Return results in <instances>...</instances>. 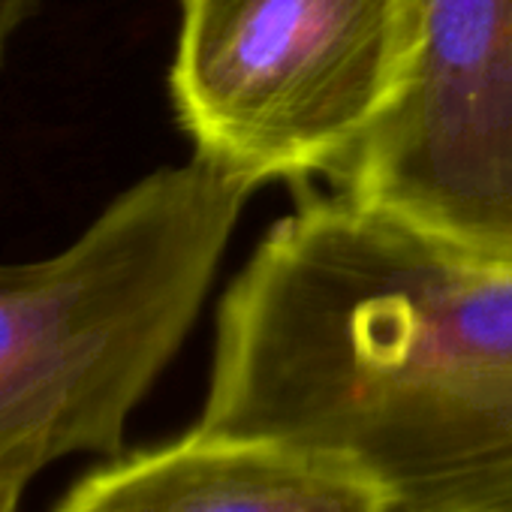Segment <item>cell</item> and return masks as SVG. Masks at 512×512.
<instances>
[{
  "mask_svg": "<svg viewBox=\"0 0 512 512\" xmlns=\"http://www.w3.org/2000/svg\"><path fill=\"white\" fill-rule=\"evenodd\" d=\"M196 428L347 458L392 512H512V266L302 184L217 305Z\"/></svg>",
  "mask_w": 512,
  "mask_h": 512,
  "instance_id": "6da1fadb",
  "label": "cell"
},
{
  "mask_svg": "<svg viewBox=\"0 0 512 512\" xmlns=\"http://www.w3.org/2000/svg\"><path fill=\"white\" fill-rule=\"evenodd\" d=\"M253 190L190 157L121 190L64 250L0 266V467L121 455L184 347Z\"/></svg>",
  "mask_w": 512,
  "mask_h": 512,
  "instance_id": "7a4b0ae2",
  "label": "cell"
},
{
  "mask_svg": "<svg viewBox=\"0 0 512 512\" xmlns=\"http://www.w3.org/2000/svg\"><path fill=\"white\" fill-rule=\"evenodd\" d=\"M169 100L193 157L247 184L329 178L386 112L410 0H178Z\"/></svg>",
  "mask_w": 512,
  "mask_h": 512,
  "instance_id": "3957f363",
  "label": "cell"
},
{
  "mask_svg": "<svg viewBox=\"0 0 512 512\" xmlns=\"http://www.w3.org/2000/svg\"><path fill=\"white\" fill-rule=\"evenodd\" d=\"M326 187L512 266V0H410L398 91Z\"/></svg>",
  "mask_w": 512,
  "mask_h": 512,
  "instance_id": "277c9868",
  "label": "cell"
},
{
  "mask_svg": "<svg viewBox=\"0 0 512 512\" xmlns=\"http://www.w3.org/2000/svg\"><path fill=\"white\" fill-rule=\"evenodd\" d=\"M55 512H392V506L386 491L347 458L193 425L172 443L115 455Z\"/></svg>",
  "mask_w": 512,
  "mask_h": 512,
  "instance_id": "5b68a950",
  "label": "cell"
},
{
  "mask_svg": "<svg viewBox=\"0 0 512 512\" xmlns=\"http://www.w3.org/2000/svg\"><path fill=\"white\" fill-rule=\"evenodd\" d=\"M37 13V0H0V64H4L10 43Z\"/></svg>",
  "mask_w": 512,
  "mask_h": 512,
  "instance_id": "8992f818",
  "label": "cell"
},
{
  "mask_svg": "<svg viewBox=\"0 0 512 512\" xmlns=\"http://www.w3.org/2000/svg\"><path fill=\"white\" fill-rule=\"evenodd\" d=\"M25 485H28L25 476H19V473H13V470H4V467H0V512H19Z\"/></svg>",
  "mask_w": 512,
  "mask_h": 512,
  "instance_id": "52a82bcc",
  "label": "cell"
}]
</instances>
